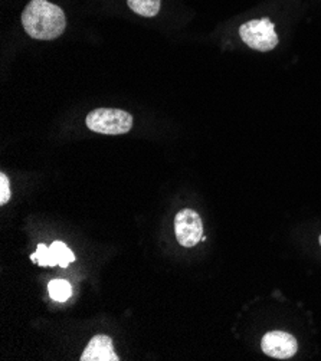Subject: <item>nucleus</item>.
Segmentation results:
<instances>
[{
  "label": "nucleus",
  "mask_w": 321,
  "mask_h": 361,
  "mask_svg": "<svg viewBox=\"0 0 321 361\" xmlns=\"http://www.w3.org/2000/svg\"><path fill=\"white\" fill-rule=\"evenodd\" d=\"M22 25L33 39L52 41L63 33L66 19L62 9L48 0H30L22 13Z\"/></svg>",
  "instance_id": "1"
},
{
  "label": "nucleus",
  "mask_w": 321,
  "mask_h": 361,
  "mask_svg": "<svg viewBox=\"0 0 321 361\" xmlns=\"http://www.w3.org/2000/svg\"><path fill=\"white\" fill-rule=\"evenodd\" d=\"M87 127L98 134L120 135L127 134L133 127V117L116 108H97L87 116Z\"/></svg>",
  "instance_id": "2"
},
{
  "label": "nucleus",
  "mask_w": 321,
  "mask_h": 361,
  "mask_svg": "<svg viewBox=\"0 0 321 361\" xmlns=\"http://www.w3.org/2000/svg\"><path fill=\"white\" fill-rule=\"evenodd\" d=\"M239 36L249 48L260 52L272 51L278 45L275 25L268 18L243 23L239 27Z\"/></svg>",
  "instance_id": "3"
},
{
  "label": "nucleus",
  "mask_w": 321,
  "mask_h": 361,
  "mask_svg": "<svg viewBox=\"0 0 321 361\" xmlns=\"http://www.w3.org/2000/svg\"><path fill=\"white\" fill-rule=\"evenodd\" d=\"M176 239L185 247H193L203 239V224L198 212L182 209L174 218Z\"/></svg>",
  "instance_id": "4"
},
{
  "label": "nucleus",
  "mask_w": 321,
  "mask_h": 361,
  "mask_svg": "<svg viewBox=\"0 0 321 361\" xmlns=\"http://www.w3.org/2000/svg\"><path fill=\"white\" fill-rule=\"evenodd\" d=\"M30 261L37 262L40 267H61L68 268L69 264L75 261L74 252L71 250L63 242H54L51 246L40 243L37 252L30 255Z\"/></svg>",
  "instance_id": "5"
},
{
  "label": "nucleus",
  "mask_w": 321,
  "mask_h": 361,
  "mask_svg": "<svg viewBox=\"0 0 321 361\" xmlns=\"http://www.w3.org/2000/svg\"><path fill=\"white\" fill-rule=\"evenodd\" d=\"M262 351L272 358L287 360L297 354L298 344L294 336L285 331H269L261 340Z\"/></svg>",
  "instance_id": "6"
},
{
  "label": "nucleus",
  "mask_w": 321,
  "mask_h": 361,
  "mask_svg": "<svg viewBox=\"0 0 321 361\" xmlns=\"http://www.w3.org/2000/svg\"><path fill=\"white\" fill-rule=\"evenodd\" d=\"M81 361H119L120 358L114 353L113 340L109 336L98 334L91 338L85 347Z\"/></svg>",
  "instance_id": "7"
},
{
  "label": "nucleus",
  "mask_w": 321,
  "mask_h": 361,
  "mask_svg": "<svg viewBox=\"0 0 321 361\" xmlns=\"http://www.w3.org/2000/svg\"><path fill=\"white\" fill-rule=\"evenodd\" d=\"M127 4L133 12L146 18H153L160 11V0H127Z\"/></svg>",
  "instance_id": "8"
},
{
  "label": "nucleus",
  "mask_w": 321,
  "mask_h": 361,
  "mask_svg": "<svg viewBox=\"0 0 321 361\" xmlns=\"http://www.w3.org/2000/svg\"><path fill=\"white\" fill-rule=\"evenodd\" d=\"M48 291H49V297L54 301L58 302H65L66 300L71 298L73 295V286L65 279H54L48 283Z\"/></svg>",
  "instance_id": "9"
},
{
  "label": "nucleus",
  "mask_w": 321,
  "mask_h": 361,
  "mask_svg": "<svg viewBox=\"0 0 321 361\" xmlns=\"http://www.w3.org/2000/svg\"><path fill=\"white\" fill-rule=\"evenodd\" d=\"M11 200V186L6 174H0V204H6Z\"/></svg>",
  "instance_id": "10"
},
{
  "label": "nucleus",
  "mask_w": 321,
  "mask_h": 361,
  "mask_svg": "<svg viewBox=\"0 0 321 361\" xmlns=\"http://www.w3.org/2000/svg\"><path fill=\"white\" fill-rule=\"evenodd\" d=\"M318 240H320V246H321V235H320V239H318Z\"/></svg>",
  "instance_id": "11"
}]
</instances>
